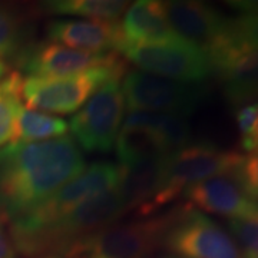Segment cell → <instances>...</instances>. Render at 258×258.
Here are the masks:
<instances>
[{"mask_svg": "<svg viewBox=\"0 0 258 258\" xmlns=\"http://www.w3.org/2000/svg\"><path fill=\"white\" fill-rule=\"evenodd\" d=\"M120 86L131 112H158L186 118L207 96L204 85L178 82L142 71L126 72Z\"/></svg>", "mask_w": 258, "mask_h": 258, "instance_id": "cell-8", "label": "cell"}, {"mask_svg": "<svg viewBox=\"0 0 258 258\" xmlns=\"http://www.w3.org/2000/svg\"><path fill=\"white\" fill-rule=\"evenodd\" d=\"M125 112L120 79L98 89L71 119L74 141L88 152H108L116 142Z\"/></svg>", "mask_w": 258, "mask_h": 258, "instance_id": "cell-10", "label": "cell"}, {"mask_svg": "<svg viewBox=\"0 0 258 258\" xmlns=\"http://www.w3.org/2000/svg\"><path fill=\"white\" fill-rule=\"evenodd\" d=\"M10 74L9 63L3 59H0V81H3L8 75Z\"/></svg>", "mask_w": 258, "mask_h": 258, "instance_id": "cell-27", "label": "cell"}, {"mask_svg": "<svg viewBox=\"0 0 258 258\" xmlns=\"http://www.w3.org/2000/svg\"><path fill=\"white\" fill-rule=\"evenodd\" d=\"M212 74L222 85L225 99L240 109L258 102V49L225 45L210 53Z\"/></svg>", "mask_w": 258, "mask_h": 258, "instance_id": "cell-13", "label": "cell"}, {"mask_svg": "<svg viewBox=\"0 0 258 258\" xmlns=\"http://www.w3.org/2000/svg\"><path fill=\"white\" fill-rule=\"evenodd\" d=\"M42 8L46 13L55 16H72L116 23L126 12L129 3L120 0H53L46 2Z\"/></svg>", "mask_w": 258, "mask_h": 258, "instance_id": "cell-18", "label": "cell"}, {"mask_svg": "<svg viewBox=\"0 0 258 258\" xmlns=\"http://www.w3.org/2000/svg\"><path fill=\"white\" fill-rule=\"evenodd\" d=\"M238 178L244 189L254 198L258 200V149L249 152V155L244 157L238 169L234 172Z\"/></svg>", "mask_w": 258, "mask_h": 258, "instance_id": "cell-25", "label": "cell"}, {"mask_svg": "<svg viewBox=\"0 0 258 258\" xmlns=\"http://www.w3.org/2000/svg\"><path fill=\"white\" fill-rule=\"evenodd\" d=\"M85 169L71 137L0 148V217L8 225L33 212Z\"/></svg>", "mask_w": 258, "mask_h": 258, "instance_id": "cell-1", "label": "cell"}, {"mask_svg": "<svg viewBox=\"0 0 258 258\" xmlns=\"http://www.w3.org/2000/svg\"><path fill=\"white\" fill-rule=\"evenodd\" d=\"M3 220L0 217V258H18V252L10 240L9 232L5 228Z\"/></svg>", "mask_w": 258, "mask_h": 258, "instance_id": "cell-26", "label": "cell"}, {"mask_svg": "<svg viewBox=\"0 0 258 258\" xmlns=\"http://www.w3.org/2000/svg\"><path fill=\"white\" fill-rule=\"evenodd\" d=\"M116 60H119L116 53H92L53 42H42L30 43L16 59V64L29 78L52 79L81 74Z\"/></svg>", "mask_w": 258, "mask_h": 258, "instance_id": "cell-12", "label": "cell"}, {"mask_svg": "<svg viewBox=\"0 0 258 258\" xmlns=\"http://www.w3.org/2000/svg\"><path fill=\"white\" fill-rule=\"evenodd\" d=\"M169 26L181 39L208 55L230 43L231 18L203 2L175 0L164 3Z\"/></svg>", "mask_w": 258, "mask_h": 258, "instance_id": "cell-11", "label": "cell"}, {"mask_svg": "<svg viewBox=\"0 0 258 258\" xmlns=\"http://www.w3.org/2000/svg\"><path fill=\"white\" fill-rule=\"evenodd\" d=\"M119 53L142 72L178 82L201 83L212 74L208 53L184 39L154 45H125Z\"/></svg>", "mask_w": 258, "mask_h": 258, "instance_id": "cell-9", "label": "cell"}, {"mask_svg": "<svg viewBox=\"0 0 258 258\" xmlns=\"http://www.w3.org/2000/svg\"><path fill=\"white\" fill-rule=\"evenodd\" d=\"M242 159L244 155L240 152L221 149L211 142H194L168 154L159 189L141 217L161 211L166 204L175 201L181 194L205 179L234 174Z\"/></svg>", "mask_w": 258, "mask_h": 258, "instance_id": "cell-3", "label": "cell"}, {"mask_svg": "<svg viewBox=\"0 0 258 258\" xmlns=\"http://www.w3.org/2000/svg\"><path fill=\"white\" fill-rule=\"evenodd\" d=\"M235 119L241 135V148L247 152L258 149V102L245 105L235 112Z\"/></svg>", "mask_w": 258, "mask_h": 258, "instance_id": "cell-23", "label": "cell"}, {"mask_svg": "<svg viewBox=\"0 0 258 258\" xmlns=\"http://www.w3.org/2000/svg\"><path fill=\"white\" fill-rule=\"evenodd\" d=\"M118 188L83 203L63 217L35 231L13 238V247L23 257L66 255L79 242L109 227L125 214Z\"/></svg>", "mask_w": 258, "mask_h": 258, "instance_id": "cell-2", "label": "cell"}, {"mask_svg": "<svg viewBox=\"0 0 258 258\" xmlns=\"http://www.w3.org/2000/svg\"><path fill=\"white\" fill-rule=\"evenodd\" d=\"M231 5L241 13L231 19L228 45L258 49V2H234Z\"/></svg>", "mask_w": 258, "mask_h": 258, "instance_id": "cell-22", "label": "cell"}, {"mask_svg": "<svg viewBox=\"0 0 258 258\" xmlns=\"http://www.w3.org/2000/svg\"><path fill=\"white\" fill-rule=\"evenodd\" d=\"M68 122L59 116L22 108L16 122L13 142H42L64 137Z\"/></svg>", "mask_w": 258, "mask_h": 258, "instance_id": "cell-19", "label": "cell"}, {"mask_svg": "<svg viewBox=\"0 0 258 258\" xmlns=\"http://www.w3.org/2000/svg\"><path fill=\"white\" fill-rule=\"evenodd\" d=\"M257 142H258V128H257Z\"/></svg>", "mask_w": 258, "mask_h": 258, "instance_id": "cell-32", "label": "cell"}, {"mask_svg": "<svg viewBox=\"0 0 258 258\" xmlns=\"http://www.w3.org/2000/svg\"><path fill=\"white\" fill-rule=\"evenodd\" d=\"M162 247L176 258H244L230 232L189 204L178 207Z\"/></svg>", "mask_w": 258, "mask_h": 258, "instance_id": "cell-7", "label": "cell"}, {"mask_svg": "<svg viewBox=\"0 0 258 258\" xmlns=\"http://www.w3.org/2000/svg\"><path fill=\"white\" fill-rule=\"evenodd\" d=\"M39 258H62L60 255H43V257H39Z\"/></svg>", "mask_w": 258, "mask_h": 258, "instance_id": "cell-29", "label": "cell"}, {"mask_svg": "<svg viewBox=\"0 0 258 258\" xmlns=\"http://www.w3.org/2000/svg\"><path fill=\"white\" fill-rule=\"evenodd\" d=\"M235 241L241 242L248 254L258 255V210L248 217L232 218L228 221Z\"/></svg>", "mask_w": 258, "mask_h": 258, "instance_id": "cell-24", "label": "cell"}, {"mask_svg": "<svg viewBox=\"0 0 258 258\" xmlns=\"http://www.w3.org/2000/svg\"><path fill=\"white\" fill-rule=\"evenodd\" d=\"M74 258H92V257H86V255H79V257H74Z\"/></svg>", "mask_w": 258, "mask_h": 258, "instance_id": "cell-30", "label": "cell"}, {"mask_svg": "<svg viewBox=\"0 0 258 258\" xmlns=\"http://www.w3.org/2000/svg\"><path fill=\"white\" fill-rule=\"evenodd\" d=\"M118 26L123 40L122 46L168 43L181 39L168 23L164 2L158 0L135 2L123 13Z\"/></svg>", "mask_w": 258, "mask_h": 258, "instance_id": "cell-16", "label": "cell"}, {"mask_svg": "<svg viewBox=\"0 0 258 258\" xmlns=\"http://www.w3.org/2000/svg\"><path fill=\"white\" fill-rule=\"evenodd\" d=\"M165 258H176V257H174V255H168V257H165Z\"/></svg>", "mask_w": 258, "mask_h": 258, "instance_id": "cell-31", "label": "cell"}, {"mask_svg": "<svg viewBox=\"0 0 258 258\" xmlns=\"http://www.w3.org/2000/svg\"><path fill=\"white\" fill-rule=\"evenodd\" d=\"M191 207L227 218L248 217L258 210V201L249 195L234 174L212 176L191 186L184 194Z\"/></svg>", "mask_w": 258, "mask_h": 258, "instance_id": "cell-14", "label": "cell"}, {"mask_svg": "<svg viewBox=\"0 0 258 258\" xmlns=\"http://www.w3.org/2000/svg\"><path fill=\"white\" fill-rule=\"evenodd\" d=\"M22 85L20 72H10L0 81V148L13 142L16 122L22 111Z\"/></svg>", "mask_w": 258, "mask_h": 258, "instance_id": "cell-20", "label": "cell"}, {"mask_svg": "<svg viewBox=\"0 0 258 258\" xmlns=\"http://www.w3.org/2000/svg\"><path fill=\"white\" fill-rule=\"evenodd\" d=\"M166 155L168 154L151 155L129 165H119L120 181L118 191L125 211H134L137 217H141L154 200L161 185Z\"/></svg>", "mask_w": 258, "mask_h": 258, "instance_id": "cell-17", "label": "cell"}, {"mask_svg": "<svg viewBox=\"0 0 258 258\" xmlns=\"http://www.w3.org/2000/svg\"><path fill=\"white\" fill-rule=\"evenodd\" d=\"M161 258H165V257H161Z\"/></svg>", "mask_w": 258, "mask_h": 258, "instance_id": "cell-33", "label": "cell"}, {"mask_svg": "<svg viewBox=\"0 0 258 258\" xmlns=\"http://www.w3.org/2000/svg\"><path fill=\"white\" fill-rule=\"evenodd\" d=\"M126 74L122 60L102 64L81 74L52 79H23L22 99L29 108L45 113H72L92 98L98 89L112 79H120Z\"/></svg>", "mask_w": 258, "mask_h": 258, "instance_id": "cell-4", "label": "cell"}, {"mask_svg": "<svg viewBox=\"0 0 258 258\" xmlns=\"http://www.w3.org/2000/svg\"><path fill=\"white\" fill-rule=\"evenodd\" d=\"M50 42L92 53H119L123 45L118 23L88 19H53L46 25Z\"/></svg>", "mask_w": 258, "mask_h": 258, "instance_id": "cell-15", "label": "cell"}, {"mask_svg": "<svg viewBox=\"0 0 258 258\" xmlns=\"http://www.w3.org/2000/svg\"><path fill=\"white\" fill-rule=\"evenodd\" d=\"M176 212L178 208L148 220L112 224L79 242L64 257L151 258L158 247H162Z\"/></svg>", "mask_w": 258, "mask_h": 258, "instance_id": "cell-5", "label": "cell"}, {"mask_svg": "<svg viewBox=\"0 0 258 258\" xmlns=\"http://www.w3.org/2000/svg\"><path fill=\"white\" fill-rule=\"evenodd\" d=\"M244 258H258V255L257 254H248V252H247V254L244 255Z\"/></svg>", "mask_w": 258, "mask_h": 258, "instance_id": "cell-28", "label": "cell"}, {"mask_svg": "<svg viewBox=\"0 0 258 258\" xmlns=\"http://www.w3.org/2000/svg\"><path fill=\"white\" fill-rule=\"evenodd\" d=\"M26 18L12 6L0 5V59L15 60L30 45Z\"/></svg>", "mask_w": 258, "mask_h": 258, "instance_id": "cell-21", "label": "cell"}, {"mask_svg": "<svg viewBox=\"0 0 258 258\" xmlns=\"http://www.w3.org/2000/svg\"><path fill=\"white\" fill-rule=\"evenodd\" d=\"M120 166L112 162H95L85 168L79 175L64 184L52 197H49L33 212L9 224L10 240L35 231L47 222L63 217L83 203L103 192L118 188Z\"/></svg>", "mask_w": 258, "mask_h": 258, "instance_id": "cell-6", "label": "cell"}]
</instances>
